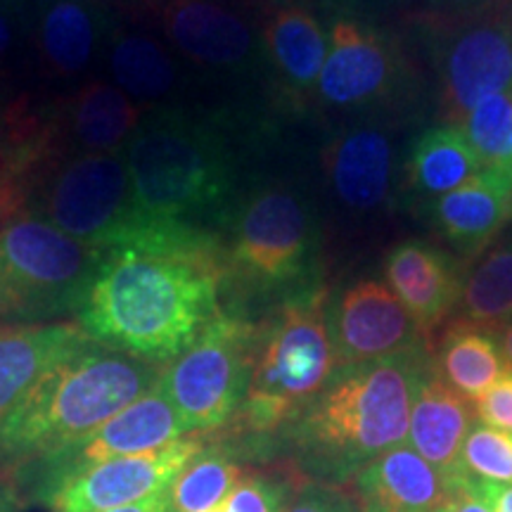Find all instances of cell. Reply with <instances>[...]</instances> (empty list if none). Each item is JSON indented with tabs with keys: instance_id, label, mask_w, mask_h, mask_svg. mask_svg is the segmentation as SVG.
Listing matches in <instances>:
<instances>
[{
	"instance_id": "6da1fadb",
	"label": "cell",
	"mask_w": 512,
	"mask_h": 512,
	"mask_svg": "<svg viewBox=\"0 0 512 512\" xmlns=\"http://www.w3.org/2000/svg\"><path fill=\"white\" fill-rule=\"evenodd\" d=\"M226 254L200 226L147 219L105 249L81 309V330L105 347L166 366L221 309Z\"/></svg>"
},
{
	"instance_id": "7a4b0ae2",
	"label": "cell",
	"mask_w": 512,
	"mask_h": 512,
	"mask_svg": "<svg viewBox=\"0 0 512 512\" xmlns=\"http://www.w3.org/2000/svg\"><path fill=\"white\" fill-rule=\"evenodd\" d=\"M432 370L425 342L380 361L339 368L285 427L297 475L349 486L361 467L408 437L413 399Z\"/></svg>"
},
{
	"instance_id": "3957f363",
	"label": "cell",
	"mask_w": 512,
	"mask_h": 512,
	"mask_svg": "<svg viewBox=\"0 0 512 512\" xmlns=\"http://www.w3.org/2000/svg\"><path fill=\"white\" fill-rule=\"evenodd\" d=\"M162 368L95 339L64 358L0 425V475L98 430L150 392Z\"/></svg>"
},
{
	"instance_id": "277c9868",
	"label": "cell",
	"mask_w": 512,
	"mask_h": 512,
	"mask_svg": "<svg viewBox=\"0 0 512 512\" xmlns=\"http://www.w3.org/2000/svg\"><path fill=\"white\" fill-rule=\"evenodd\" d=\"M138 209L155 221L197 226L226 214L238 188V164L219 126L185 110H147L124 150Z\"/></svg>"
},
{
	"instance_id": "5b68a950",
	"label": "cell",
	"mask_w": 512,
	"mask_h": 512,
	"mask_svg": "<svg viewBox=\"0 0 512 512\" xmlns=\"http://www.w3.org/2000/svg\"><path fill=\"white\" fill-rule=\"evenodd\" d=\"M323 287L285 299L256 328L252 377L238 413V430L261 448V439L283 432L335 375Z\"/></svg>"
},
{
	"instance_id": "8992f818",
	"label": "cell",
	"mask_w": 512,
	"mask_h": 512,
	"mask_svg": "<svg viewBox=\"0 0 512 512\" xmlns=\"http://www.w3.org/2000/svg\"><path fill=\"white\" fill-rule=\"evenodd\" d=\"M226 278L285 299L316 290L320 223L313 204L285 183L256 185L228 211Z\"/></svg>"
},
{
	"instance_id": "52a82bcc",
	"label": "cell",
	"mask_w": 512,
	"mask_h": 512,
	"mask_svg": "<svg viewBox=\"0 0 512 512\" xmlns=\"http://www.w3.org/2000/svg\"><path fill=\"white\" fill-rule=\"evenodd\" d=\"M105 259L38 214L0 226V328L43 325L79 313Z\"/></svg>"
},
{
	"instance_id": "ba28073f",
	"label": "cell",
	"mask_w": 512,
	"mask_h": 512,
	"mask_svg": "<svg viewBox=\"0 0 512 512\" xmlns=\"http://www.w3.org/2000/svg\"><path fill=\"white\" fill-rule=\"evenodd\" d=\"M256 325L221 311L181 356L162 368V389L188 432L221 430L238 418L245 403Z\"/></svg>"
},
{
	"instance_id": "9c48e42d",
	"label": "cell",
	"mask_w": 512,
	"mask_h": 512,
	"mask_svg": "<svg viewBox=\"0 0 512 512\" xmlns=\"http://www.w3.org/2000/svg\"><path fill=\"white\" fill-rule=\"evenodd\" d=\"M38 216L98 249L117 247L147 221L124 152H88L57 164L38 192Z\"/></svg>"
},
{
	"instance_id": "30bf717a",
	"label": "cell",
	"mask_w": 512,
	"mask_h": 512,
	"mask_svg": "<svg viewBox=\"0 0 512 512\" xmlns=\"http://www.w3.org/2000/svg\"><path fill=\"white\" fill-rule=\"evenodd\" d=\"M188 432L181 415L166 399L159 382L150 392H145L114 418L102 422L98 430L74 441V444L57 448V451L41 456L29 463L12 467L3 472V484L15 496L31 503H43L50 491L62 482L81 472L91 470L107 460L138 456V453L155 451L171 441L183 439Z\"/></svg>"
},
{
	"instance_id": "8fae6325",
	"label": "cell",
	"mask_w": 512,
	"mask_h": 512,
	"mask_svg": "<svg viewBox=\"0 0 512 512\" xmlns=\"http://www.w3.org/2000/svg\"><path fill=\"white\" fill-rule=\"evenodd\" d=\"M427 34L448 124L460 126L484 98L512 88V31L501 0L456 19H434Z\"/></svg>"
},
{
	"instance_id": "7c38bea8",
	"label": "cell",
	"mask_w": 512,
	"mask_h": 512,
	"mask_svg": "<svg viewBox=\"0 0 512 512\" xmlns=\"http://www.w3.org/2000/svg\"><path fill=\"white\" fill-rule=\"evenodd\" d=\"M406 64L396 38L356 17H337L328 34V57L316 93L328 107L363 112L401 91Z\"/></svg>"
},
{
	"instance_id": "4fadbf2b",
	"label": "cell",
	"mask_w": 512,
	"mask_h": 512,
	"mask_svg": "<svg viewBox=\"0 0 512 512\" xmlns=\"http://www.w3.org/2000/svg\"><path fill=\"white\" fill-rule=\"evenodd\" d=\"M202 448L204 441L200 437H183L155 451L107 460L62 482L41 505L53 512H105L124 508L169 489L183 467Z\"/></svg>"
},
{
	"instance_id": "5bb4252c",
	"label": "cell",
	"mask_w": 512,
	"mask_h": 512,
	"mask_svg": "<svg viewBox=\"0 0 512 512\" xmlns=\"http://www.w3.org/2000/svg\"><path fill=\"white\" fill-rule=\"evenodd\" d=\"M159 24L183 60L221 76H249L264 60L261 36L223 0H162Z\"/></svg>"
},
{
	"instance_id": "9a60e30c",
	"label": "cell",
	"mask_w": 512,
	"mask_h": 512,
	"mask_svg": "<svg viewBox=\"0 0 512 512\" xmlns=\"http://www.w3.org/2000/svg\"><path fill=\"white\" fill-rule=\"evenodd\" d=\"M325 313L337 370L380 361L425 342L411 313L382 280H356L330 299Z\"/></svg>"
},
{
	"instance_id": "2e32d148",
	"label": "cell",
	"mask_w": 512,
	"mask_h": 512,
	"mask_svg": "<svg viewBox=\"0 0 512 512\" xmlns=\"http://www.w3.org/2000/svg\"><path fill=\"white\" fill-rule=\"evenodd\" d=\"M384 275L392 292L415 320L427 347L434 332L456 311L465 271L451 254L430 242H401L384 259Z\"/></svg>"
},
{
	"instance_id": "e0dca14e",
	"label": "cell",
	"mask_w": 512,
	"mask_h": 512,
	"mask_svg": "<svg viewBox=\"0 0 512 512\" xmlns=\"http://www.w3.org/2000/svg\"><path fill=\"white\" fill-rule=\"evenodd\" d=\"M394 164V140L380 126L344 128L323 152V169L337 202L356 214H370L389 202Z\"/></svg>"
},
{
	"instance_id": "ac0fdd59",
	"label": "cell",
	"mask_w": 512,
	"mask_h": 512,
	"mask_svg": "<svg viewBox=\"0 0 512 512\" xmlns=\"http://www.w3.org/2000/svg\"><path fill=\"white\" fill-rule=\"evenodd\" d=\"M112 19L98 0H36L34 41L43 69L57 79L86 74L107 48Z\"/></svg>"
},
{
	"instance_id": "d6986e66",
	"label": "cell",
	"mask_w": 512,
	"mask_h": 512,
	"mask_svg": "<svg viewBox=\"0 0 512 512\" xmlns=\"http://www.w3.org/2000/svg\"><path fill=\"white\" fill-rule=\"evenodd\" d=\"M349 486L358 512H439L448 498L439 472L403 444L370 460Z\"/></svg>"
},
{
	"instance_id": "ffe728a7",
	"label": "cell",
	"mask_w": 512,
	"mask_h": 512,
	"mask_svg": "<svg viewBox=\"0 0 512 512\" xmlns=\"http://www.w3.org/2000/svg\"><path fill=\"white\" fill-rule=\"evenodd\" d=\"M145 110L110 81H88L81 86L60 117L53 121L55 143L74 155L121 152L143 119Z\"/></svg>"
},
{
	"instance_id": "44dd1931",
	"label": "cell",
	"mask_w": 512,
	"mask_h": 512,
	"mask_svg": "<svg viewBox=\"0 0 512 512\" xmlns=\"http://www.w3.org/2000/svg\"><path fill=\"white\" fill-rule=\"evenodd\" d=\"M93 339L79 323L3 325L0 328V425L34 384Z\"/></svg>"
},
{
	"instance_id": "7402d4cb",
	"label": "cell",
	"mask_w": 512,
	"mask_h": 512,
	"mask_svg": "<svg viewBox=\"0 0 512 512\" xmlns=\"http://www.w3.org/2000/svg\"><path fill=\"white\" fill-rule=\"evenodd\" d=\"M512 219V178L498 171H479L475 178L432 200L437 233L460 254H482Z\"/></svg>"
},
{
	"instance_id": "603a6c76",
	"label": "cell",
	"mask_w": 512,
	"mask_h": 512,
	"mask_svg": "<svg viewBox=\"0 0 512 512\" xmlns=\"http://www.w3.org/2000/svg\"><path fill=\"white\" fill-rule=\"evenodd\" d=\"M472 420H475V403L453 392L430 370L413 399L408 441L413 451L439 472L446 489L463 479L460 451L472 430Z\"/></svg>"
},
{
	"instance_id": "cb8c5ba5",
	"label": "cell",
	"mask_w": 512,
	"mask_h": 512,
	"mask_svg": "<svg viewBox=\"0 0 512 512\" xmlns=\"http://www.w3.org/2000/svg\"><path fill=\"white\" fill-rule=\"evenodd\" d=\"M264 62L273 69L278 86L294 102H304L316 91L325 57L328 31L302 5H283L261 29Z\"/></svg>"
},
{
	"instance_id": "d4e9b609",
	"label": "cell",
	"mask_w": 512,
	"mask_h": 512,
	"mask_svg": "<svg viewBox=\"0 0 512 512\" xmlns=\"http://www.w3.org/2000/svg\"><path fill=\"white\" fill-rule=\"evenodd\" d=\"M432 370L453 392L477 403L508 368L494 332L453 318L434 342Z\"/></svg>"
},
{
	"instance_id": "484cf974",
	"label": "cell",
	"mask_w": 512,
	"mask_h": 512,
	"mask_svg": "<svg viewBox=\"0 0 512 512\" xmlns=\"http://www.w3.org/2000/svg\"><path fill=\"white\" fill-rule=\"evenodd\" d=\"M484 171L475 147L453 124L432 126L422 131L411 145L406 159V188L418 197H437Z\"/></svg>"
},
{
	"instance_id": "4316f807",
	"label": "cell",
	"mask_w": 512,
	"mask_h": 512,
	"mask_svg": "<svg viewBox=\"0 0 512 512\" xmlns=\"http://www.w3.org/2000/svg\"><path fill=\"white\" fill-rule=\"evenodd\" d=\"M105 50L114 86H119L138 105L147 102L157 107V102L176 93L181 64L155 36L112 29Z\"/></svg>"
},
{
	"instance_id": "83f0119b",
	"label": "cell",
	"mask_w": 512,
	"mask_h": 512,
	"mask_svg": "<svg viewBox=\"0 0 512 512\" xmlns=\"http://www.w3.org/2000/svg\"><path fill=\"white\" fill-rule=\"evenodd\" d=\"M475 328L498 332L512 320V240L491 245L465 271L458 318Z\"/></svg>"
},
{
	"instance_id": "f1b7e54d",
	"label": "cell",
	"mask_w": 512,
	"mask_h": 512,
	"mask_svg": "<svg viewBox=\"0 0 512 512\" xmlns=\"http://www.w3.org/2000/svg\"><path fill=\"white\" fill-rule=\"evenodd\" d=\"M238 448L226 444H204L166 489L171 512H209L226 501L242 477Z\"/></svg>"
},
{
	"instance_id": "f546056e",
	"label": "cell",
	"mask_w": 512,
	"mask_h": 512,
	"mask_svg": "<svg viewBox=\"0 0 512 512\" xmlns=\"http://www.w3.org/2000/svg\"><path fill=\"white\" fill-rule=\"evenodd\" d=\"M460 128L484 169L512 178V88L472 107Z\"/></svg>"
},
{
	"instance_id": "4dcf8cb0",
	"label": "cell",
	"mask_w": 512,
	"mask_h": 512,
	"mask_svg": "<svg viewBox=\"0 0 512 512\" xmlns=\"http://www.w3.org/2000/svg\"><path fill=\"white\" fill-rule=\"evenodd\" d=\"M463 477L486 482H512V437L489 425L472 427L460 451Z\"/></svg>"
},
{
	"instance_id": "1f68e13d",
	"label": "cell",
	"mask_w": 512,
	"mask_h": 512,
	"mask_svg": "<svg viewBox=\"0 0 512 512\" xmlns=\"http://www.w3.org/2000/svg\"><path fill=\"white\" fill-rule=\"evenodd\" d=\"M299 482L302 477L297 472H242L221 508L223 512H285Z\"/></svg>"
},
{
	"instance_id": "d6a6232c",
	"label": "cell",
	"mask_w": 512,
	"mask_h": 512,
	"mask_svg": "<svg viewBox=\"0 0 512 512\" xmlns=\"http://www.w3.org/2000/svg\"><path fill=\"white\" fill-rule=\"evenodd\" d=\"M285 512H358V508L344 486L302 479Z\"/></svg>"
},
{
	"instance_id": "836d02e7",
	"label": "cell",
	"mask_w": 512,
	"mask_h": 512,
	"mask_svg": "<svg viewBox=\"0 0 512 512\" xmlns=\"http://www.w3.org/2000/svg\"><path fill=\"white\" fill-rule=\"evenodd\" d=\"M475 408L484 425L512 432V370H505L501 380L486 389Z\"/></svg>"
},
{
	"instance_id": "e575fe53",
	"label": "cell",
	"mask_w": 512,
	"mask_h": 512,
	"mask_svg": "<svg viewBox=\"0 0 512 512\" xmlns=\"http://www.w3.org/2000/svg\"><path fill=\"white\" fill-rule=\"evenodd\" d=\"M446 491L448 498L446 503L441 505L439 512H494L486 505L484 498L472 489L470 477L458 479V482H453Z\"/></svg>"
},
{
	"instance_id": "d590c367",
	"label": "cell",
	"mask_w": 512,
	"mask_h": 512,
	"mask_svg": "<svg viewBox=\"0 0 512 512\" xmlns=\"http://www.w3.org/2000/svg\"><path fill=\"white\" fill-rule=\"evenodd\" d=\"M472 489L484 498L494 512H512V482H486V479H470Z\"/></svg>"
},
{
	"instance_id": "8d00e7d4",
	"label": "cell",
	"mask_w": 512,
	"mask_h": 512,
	"mask_svg": "<svg viewBox=\"0 0 512 512\" xmlns=\"http://www.w3.org/2000/svg\"><path fill=\"white\" fill-rule=\"evenodd\" d=\"M323 8L342 12V17H356V15H370V12H377L387 5L401 3V0H318Z\"/></svg>"
},
{
	"instance_id": "74e56055",
	"label": "cell",
	"mask_w": 512,
	"mask_h": 512,
	"mask_svg": "<svg viewBox=\"0 0 512 512\" xmlns=\"http://www.w3.org/2000/svg\"><path fill=\"white\" fill-rule=\"evenodd\" d=\"M22 169H19V159L15 155V147L10 143L8 124L0 126V183L5 181H22Z\"/></svg>"
},
{
	"instance_id": "f35d334b",
	"label": "cell",
	"mask_w": 512,
	"mask_h": 512,
	"mask_svg": "<svg viewBox=\"0 0 512 512\" xmlns=\"http://www.w3.org/2000/svg\"><path fill=\"white\" fill-rule=\"evenodd\" d=\"M105 512H171L169 494L162 491V494L143 498V501H138V503L124 505V508H117V510H105Z\"/></svg>"
},
{
	"instance_id": "ab89813d",
	"label": "cell",
	"mask_w": 512,
	"mask_h": 512,
	"mask_svg": "<svg viewBox=\"0 0 512 512\" xmlns=\"http://www.w3.org/2000/svg\"><path fill=\"white\" fill-rule=\"evenodd\" d=\"M3 8H8V5L0 3V57L8 53L12 46V36H15V24H12V19Z\"/></svg>"
},
{
	"instance_id": "60d3db41",
	"label": "cell",
	"mask_w": 512,
	"mask_h": 512,
	"mask_svg": "<svg viewBox=\"0 0 512 512\" xmlns=\"http://www.w3.org/2000/svg\"><path fill=\"white\" fill-rule=\"evenodd\" d=\"M498 344H501V354H503L505 368L512 370V320L508 325H503V328L498 330Z\"/></svg>"
},
{
	"instance_id": "b9f144b4",
	"label": "cell",
	"mask_w": 512,
	"mask_h": 512,
	"mask_svg": "<svg viewBox=\"0 0 512 512\" xmlns=\"http://www.w3.org/2000/svg\"><path fill=\"white\" fill-rule=\"evenodd\" d=\"M15 496L10 494L8 486L0 482V512H15Z\"/></svg>"
},
{
	"instance_id": "7bdbcfd3",
	"label": "cell",
	"mask_w": 512,
	"mask_h": 512,
	"mask_svg": "<svg viewBox=\"0 0 512 512\" xmlns=\"http://www.w3.org/2000/svg\"><path fill=\"white\" fill-rule=\"evenodd\" d=\"M501 5H503V12H505V17H508V24L512 31V0H501Z\"/></svg>"
},
{
	"instance_id": "ee69618b",
	"label": "cell",
	"mask_w": 512,
	"mask_h": 512,
	"mask_svg": "<svg viewBox=\"0 0 512 512\" xmlns=\"http://www.w3.org/2000/svg\"><path fill=\"white\" fill-rule=\"evenodd\" d=\"M3 5H15V3H22V0H0Z\"/></svg>"
},
{
	"instance_id": "f6af8a7d",
	"label": "cell",
	"mask_w": 512,
	"mask_h": 512,
	"mask_svg": "<svg viewBox=\"0 0 512 512\" xmlns=\"http://www.w3.org/2000/svg\"><path fill=\"white\" fill-rule=\"evenodd\" d=\"M209 512H223V508L219 505V508H214V510H209Z\"/></svg>"
}]
</instances>
